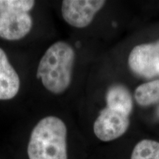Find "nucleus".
Returning <instances> with one entry per match:
<instances>
[{"instance_id": "9d476101", "label": "nucleus", "mask_w": 159, "mask_h": 159, "mask_svg": "<svg viewBox=\"0 0 159 159\" xmlns=\"http://www.w3.org/2000/svg\"><path fill=\"white\" fill-rule=\"evenodd\" d=\"M130 159H159V142L143 139L134 147Z\"/></svg>"}, {"instance_id": "6e6552de", "label": "nucleus", "mask_w": 159, "mask_h": 159, "mask_svg": "<svg viewBox=\"0 0 159 159\" xmlns=\"http://www.w3.org/2000/svg\"><path fill=\"white\" fill-rule=\"evenodd\" d=\"M107 107L130 116L133 110V99L129 91L122 85H114L106 94Z\"/></svg>"}, {"instance_id": "0eeeda50", "label": "nucleus", "mask_w": 159, "mask_h": 159, "mask_svg": "<svg viewBox=\"0 0 159 159\" xmlns=\"http://www.w3.org/2000/svg\"><path fill=\"white\" fill-rule=\"evenodd\" d=\"M20 79L5 51L0 48V100H8L18 94Z\"/></svg>"}, {"instance_id": "20e7f679", "label": "nucleus", "mask_w": 159, "mask_h": 159, "mask_svg": "<svg viewBox=\"0 0 159 159\" xmlns=\"http://www.w3.org/2000/svg\"><path fill=\"white\" fill-rule=\"evenodd\" d=\"M128 64L139 76L146 78L159 76V41L136 46L129 55Z\"/></svg>"}, {"instance_id": "7ed1b4c3", "label": "nucleus", "mask_w": 159, "mask_h": 159, "mask_svg": "<svg viewBox=\"0 0 159 159\" xmlns=\"http://www.w3.org/2000/svg\"><path fill=\"white\" fill-rule=\"evenodd\" d=\"M33 0H0V38L16 41L26 36L33 27L29 11Z\"/></svg>"}, {"instance_id": "f257e3e1", "label": "nucleus", "mask_w": 159, "mask_h": 159, "mask_svg": "<svg viewBox=\"0 0 159 159\" xmlns=\"http://www.w3.org/2000/svg\"><path fill=\"white\" fill-rule=\"evenodd\" d=\"M75 52L69 43L58 41L46 51L40 61L37 78L43 86L55 94L64 92L71 84Z\"/></svg>"}, {"instance_id": "9b49d317", "label": "nucleus", "mask_w": 159, "mask_h": 159, "mask_svg": "<svg viewBox=\"0 0 159 159\" xmlns=\"http://www.w3.org/2000/svg\"><path fill=\"white\" fill-rule=\"evenodd\" d=\"M157 114H158V116H159V105H158V110H157Z\"/></svg>"}, {"instance_id": "423d86ee", "label": "nucleus", "mask_w": 159, "mask_h": 159, "mask_svg": "<svg viewBox=\"0 0 159 159\" xmlns=\"http://www.w3.org/2000/svg\"><path fill=\"white\" fill-rule=\"evenodd\" d=\"M105 4L103 0H65L61 7L63 18L69 25L83 28L90 25Z\"/></svg>"}, {"instance_id": "39448f33", "label": "nucleus", "mask_w": 159, "mask_h": 159, "mask_svg": "<svg viewBox=\"0 0 159 159\" xmlns=\"http://www.w3.org/2000/svg\"><path fill=\"white\" fill-rule=\"evenodd\" d=\"M130 125L128 115L106 107L94 123V133L102 142H111L125 134Z\"/></svg>"}, {"instance_id": "f03ea898", "label": "nucleus", "mask_w": 159, "mask_h": 159, "mask_svg": "<svg viewBox=\"0 0 159 159\" xmlns=\"http://www.w3.org/2000/svg\"><path fill=\"white\" fill-rule=\"evenodd\" d=\"M67 129L56 116L40 120L32 131L27 147L29 159H67Z\"/></svg>"}, {"instance_id": "1a4fd4ad", "label": "nucleus", "mask_w": 159, "mask_h": 159, "mask_svg": "<svg viewBox=\"0 0 159 159\" xmlns=\"http://www.w3.org/2000/svg\"><path fill=\"white\" fill-rule=\"evenodd\" d=\"M135 98L142 106L159 104V80L143 83L137 87Z\"/></svg>"}]
</instances>
